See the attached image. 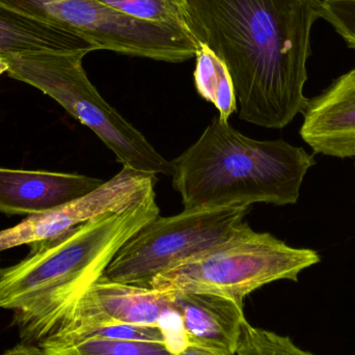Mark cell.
<instances>
[{
    "label": "cell",
    "instance_id": "obj_21",
    "mask_svg": "<svg viewBox=\"0 0 355 355\" xmlns=\"http://www.w3.org/2000/svg\"><path fill=\"white\" fill-rule=\"evenodd\" d=\"M6 72V64L2 62L1 58H0V73Z\"/></svg>",
    "mask_w": 355,
    "mask_h": 355
},
{
    "label": "cell",
    "instance_id": "obj_19",
    "mask_svg": "<svg viewBox=\"0 0 355 355\" xmlns=\"http://www.w3.org/2000/svg\"><path fill=\"white\" fill-rule=\"evenodd\" d=\"M3 355H49L43 348L33 344L21 343L10 348Z\"/></svg>",
    "mask_w": 355,
    "mask_h": 355
},
{
    "label": "cell",
    "instance_id": "obj_16",
    "mask_svg": "<svg viewBox=\"0 0 355 355\" xmlns=\"http://www.w3.org/2000/svg\"><path fill=\"white\" fill-rule=\"evenodd\" d=\"M139 20L164 23L186 29L185 0H98ZM187 31V29H186Z\"/></svg>",
    "mask_w": 355,
    "mask_h": 355
},
{
    "label": "cell",
    "instance_id": "obj_8",
    "mask_svg": "<svg viewBox=\"0 0 355 355\" xmlns=\"http://www.w3.org/2000/svg\"><path fill=\"white\" fill-rule=\"evenodd\" d=\"M157 176L124 168L87 196L0 231V252L55 239L71 230L110 212H119L155 191Z\"/></svg>",
    "mask_w": 355,
    "mask_h": 355
},
{
    "label": "cell",
    "instance_id": "obj_15",
    "mask_svg": "<svg viewBox=\"0 0 355 355\" xmlns=\"http://www.w3.org/2000/svg\"><path fill=\"white\" fill-rule=\"evenodd\" d=\"M39 346L49 355H177L166 343L139 340L48 338Z\"/></svg>",
    "mask_w": 355,
    "mask_h": 355
},
{
    "label": "cell",
    "instance_id": "obj_14",
    "mask_svg": "<svg viewBox=\"0 0 355 355\" xmlns=\"http://www.w3.org/2000/svg\"><path fill=\"white\" fill-rule=\"evenodd\" d=\"M194 85L200 97L218 110L219 120L229 122L238 110L237 98L227 67L206 44L198 42L196 52Z\"/></svg>",
    "mask_w": 355,
    "mask_h": 355
},
{
    "label": "cell",
    "instance_id": "obj_6",
    "mask_svg": "<svg viewBox=\"0 0 355 355\" xmlns=\"http://www.w3.org/2000/svg\"><path fill=\"white\" fill-rule=\"evenodd\" d=\"M1 3L72 31L95 45L166 62L196 56L198 43L183 27L133 18L98 0H0Z\"/></svg>",
    "mask_w": 355,
    "mask_h": 355
},
{
    "label": "cell",
    "instance_id": "obj_4",
    "mask_svg": "<svg viewBox=\"0 0 355 355\" xmlns=\"http://www.w3.org/2000/svg\"><path fill=\"white\" fill-rule=\"evenodd\" d=\"M87 52H26L0 56L10 78L55 100L91 129L124 168L149 174L174 175L173 162L156 151L145 135L100 95L83 67Z\"/></svg>",
    "mask_w": 355,
    "mask_h": 355
},
{
    "label": "cell",
    "instance_id": "obj_7",
    "mask_svg": "<svg viewBox=\"0 0 355 355\" xmlns=\"http://www.w3.org/2000/svg\"><path fill=\"white\" fill-rule=\"evenodd\" d=\"M250 211L234 206L156 217L119 250L102 277L148 288L160 273L231 237Z\"/></svg>",
    "mask_w": 355,
    "mask_h": 355
},
{
    "label": "cell",
    "instance_id": "obj_1",
    "mask_svg": "<svg viewBox=\"0 0 355 355\" xmlns=\"http://www.w3.org/2000/svg\"><path fill=\"white\" fill-rule=\"evenodd\" d=\"M321 1L185 0L186 29L227 67L241 120L283 129L302 114Z\"/></svg>",
    "mask_w": 355,
    "mask_h": 355
},
{
    "label": "cell",
    "instance_id": "obj_22",
    "mask_svg": "<svg viewBox=\"0 0 355 355\" xmlns=\"http://www.w3.org/2000/svg\"><path fill=\"white\" fill-rule=\"evenodd\" d=\"M354 168H355V166H354Z\"/></svg>",
    "mask_w": 355,
    "mask_h": 355
},
{
    "label": "cell",
    "instance_id": "obj_20",
    "mask_svg": "<svg viewBox=\"0 0 355 355\" xmlns=\"http://www.w3.org/2000/svg\"><path fill=\"white\" fill-rule=\"evenodd\" d=\"M177 355H235L225 354L218 350L210 349V348L200 347V346L190 345L186 344L183 349L180 350Z\"/></svg>",
    "mask_w": 355,
    "mask_h": 355
},
{
    "label": "cell",
    "instance_id": "obj_9",
    "mask_svg": "<svg viewBox=\"0 0 355 355\" xmlns=\"http://www.w3.org/2000/svg\"><path fill=\"white\" fill-rule=\"evenodd\" d=\"M107 324L162 327L170 337L175 352L176 347L170 331L172 336L176 331L183 335L181 320L174 308V292L114 283L101 277L85 290L50 337Z\"/></svg>",
    "mask_w": 355,
    "mask_h": 355
},
{
    "label": "cell",
    "instance_id": "obj_10",
    "mask_svg": "<svg viewBox=\"0 0 355 355\" xmlns=\"http://www.w3.org/2000/svg\"><path fill=\"white\" fill-rule=\"evenodd\" d=\"M300 135L315 154L355 158V69L308 99Z\"/></svg>",
    "mask_w": 355,
    "mask_h": 355
},
{
    "label": "cell",
    "instance_id": "obj_3",
    "mask_svg": "<svg viewBox=\"0 0 355 355\" xmlns=\"http://www.w3.org/2000/svg\"><path fill=\"white\" fill-rule=\"evenodd\" d=\"M172 162L173 187L185 211L296 204L306 173L316 164L302 147L250 139L218 116Z\"/></svg>",
    "mask_w": 355,
    "mask_h": 355
},
{
    "label": "cell",
    "instance_id": "obj_12",
    "mask_svg": "<svg viewBox=\"0 0 355 355\" xmlns=\"http://www.w3.org/2000/svg\"><path fill=\"white\" fill-rule=\"evenodd\" d=\"M174 308L186 344L236 354L248 322L243 306L214 294L174 292Z\"/></svg>",
    "mask_w": 355,
    "mask_h": 355
},
{
    "label": "cell",
    "instance_id": "obj_17",
    "mask_svg": "<svg viewBox=\"0 0 355 355\" xmlns=\"http://www.w3.org/2000/svg\"><path fill=\"white\" fill-rule=\"evenodd\" d=\"M235 355H316L298 347L289 337L246 322Z\"/></svg>",
    "mask_w": 355,
    "mask_h": 355
},
{
    "label": "cell",
    "instance_id": "obj_13",
    "mask_svg": "<svg viewBox=\"0 0 355 355\" xmlns=\"http://www.w3.org/2000/svg\"><path fill=\"white\" fill-rule=\"evenodd\" d=\"M98 50L72 31L0 2V56L26 52H87Z\"/></svg>",
    "mask_w": 355,
    "mask_h": 355
},
{
    "label": "cell",
    "instance_id": "obj_18",
    "mask_svg": "<svg viewBox=\"0 0 355 355\" xmlns=\"http://www.w3.org/2000/svg\"><path fill=\"white\" fill-rule=\"evenodd\" d=\"M321 18L355 50V0H322Z\"/></svg>",
    "mask_w": 355,
    "mask_h": 355
},
{
    "label": "cell",
    "instance_id": "obj_2",
    "mask_svg": "<svg viewBox=\"0 0 355 355\" xmlns=\"http://www.w3.org/2000/svg\"><path fill=\"white\" fill-rule=\"evenodd\" d=\"M159 213L153 191L124 210L31 244L26 258L0 269V308L14 312L23 343L40 344L53 335L119 250Z\"/></svg>",
    "mask_w": 355,
    "mask_h": 355
},
{
    "label": "cell",
    "instance_id": "obj_5",
    "mask_svg": "<svg viewBox=\"0 0 355 355\" xmlns=\"http://www.w3.org/2000/svg\"><path fill=\"white\" fill-rule=\"evenodd\" d=\"M321 262L311 248H293L244 223L225 241L196 254L153 279L149 289L214 294L244 306L252 292L277 281L298 282L300 273Z\"/></svg>",
    "mask_w": 355,
    "mask_h": 355
},
{
    "label": "cell",
    "instance_id": "obj_11",
    "mask_svg": "<svg viewBox=\"0 0 355 355\" xmlns=\"http://www.w3.org/2000/svg\"><path fill=\"white\" fill-rule=\"evenodd\" d=\"M104 182L83 175L0 168V213L48 212L87 196Z\"/></svg>",
    "mask_w": 355,
    "mask_h": 355
}]
</instances>
